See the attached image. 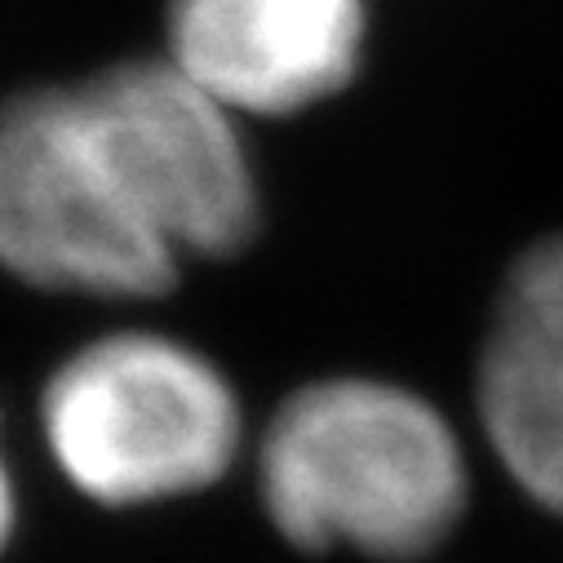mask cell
Wrapping results in <instances>:
<instances>
[{
    "label": "cell",
    "mask_w": 563,
    "mask_h": 563,
    "mask_svg": "<svg viewBox=\"0 0 563 563\" xmlns=\"http://www.w3.org/2000/svg\"><path fill=\"white\" fill-rule=\"evenodd\" d=\"M0 266L49 294L143 302L187 271L98 137L80 89L0 102Z\"/></svg>",
    "instance_id": "cell-3"
},
{
    "label": "cell",
    "mask_w": 563,
    "mask_h": 563,
    "mask_svg": "<svg viewBox=\"0 0 563 563\" xmlns=\"http://www.w3.org/2000/svg\"><path fill=\"white\" fill-rule=\"evenodd\" d=\"M471 395L497 471L541 515L563 519V231L510 262Z\"/></svg>",
    "instance_id": "cell-6"
},
{
    "label": "cell",
    "mask_w": 563,
    "mask_h": 563,
    "mask_svg": "<svg viewBox=\"0 0 563 563\" xmlns=\"http://www.w3.org/2000/svg\"><path fill=\"white\" fill-rule=\"evenodd\" d=\"M54 466L98 506H156L222 484L249 449L227 368L161 329H115L58 364L41 399Z\"/></svg>",
    "instance_id": "cell-2"
},
{
    "label": "cell",
    "mask_w": 563,
    "mask_h": 563,
    "mask_svg": "<svg viewBox=\"0 0 563 563\" xmlns=\"http://www.w3.org/2000/svg\"><path fill=\"white\" fill-rule=\"evenodd\" d=\"M156 235L187 262L244 253L262 231V183L240 115L169 58L115 63L76 85Z\"/></svg>",
    "instance_id": "cell-4"
},
{
    "label": "cell",
    "mask_w": 563,
    "mask_h": 563,
    "mask_svg": "<svg viewBox=\"0 0 563 563\" xmlns=\"http://www.w3.org/2000/svg\"><path fill=\"white\" fill-rule=\"evenodd\" d=\"M266 523L302 554L421 563L471 515L475 466L457 421L408 382L311 377L253 440Z\"/></svg>",
    "instance_id": "cell-1"
},
{
    "label": "cell",
    "mask_w": 563,
    "mask_h": 563,
    "mask_svg": "<svg viewBox=\"0 0 563 563\" xmlns=\"http://www.w3.org/2000/svg\"><path fill=\"white\" fill-rule=\"evenodd\" d=\"M364 0H169V63L235 115L285 120L364 67Z\"/></svg>",
    "instance_id": "cell-5"
},
{
    "label": "cell",
    "mask_w": 563,
    "mask_h": 563,
    "mask_svg": "<svg viewBox=\"0 0 563 563\" xmlns=\"http://www.w3.org/2000/svg\"><path fill=\"white\" fill-rule=\"evenodd\" d=\"M10 532H14V479H10L5 449H0V545L10 541Z\"/></svg>",
    "instance_id": "cell-7"
}]
</instances>
